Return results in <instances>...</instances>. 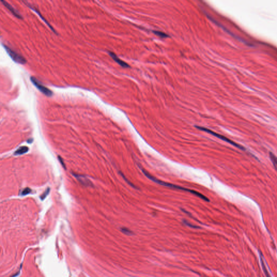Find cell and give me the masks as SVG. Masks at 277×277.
Instances as JSON below:
<instances>
[{
	"mask_svg": "<svg viewBox=\"0 0 277 277\" xmlns=\"http://www.w3.org/2000/svg\"><path fill=\"white\" fill-rule=\"evenodd\" d=\"M1 2L3 4L4 6L6 7L7 8H8L9 10H10V12H12L15 17L19 19H22V17L20 14V12L18 11H17L10 4H9L8 3H7L6 1H3V0H1Z\"/></svg>",
	"mask_w": 277,
	"mask_h": 277,
	"instance_id": "6",
	"label": "cell"
},
{
	"mask_svg": "<svg viewBox=\"0 0 277 277\" xmlns=\"http://www.w3.org/2000/svg\"><path fill=\"white\" fill-rule=\"evenodd\" d=\"M270 158L271 159V161L272 162L273 165V166L275 168V170L277 171V158L275 154H273L272 152H270Z\"/></svg>",
	"mask_w": 277,
	"mask_h": 277,
	"instance_id": "11",
	"label": "cell"
},
{
	"mask_svg": "<svg viewBox=\"0 0 277 277\" xmlns=\"http://www.w3.org/2000/svg\"><path fill=\"white\" fill-rule=\"evenodd\" d=\"M31 81L32 82L34 85L43 94L45 95L47 97H51L53 95V92L50 89L46 87L43 84H42L41 82H40L39 80L34 78V77H31Z\"/></svg>",
	"mask_w": 277,
	"mask_h": 277,
	"instance_id": "4",
	"label": "cell"
},
{
	"mask_svg": "<svg viewBox=\"0 0 277 277\" xmlns=\"http://www.w3.org/2000/svg\"><path fill=\"white\" fill-rule=\"evenodd\" d=\"M109 55L111 56V58H112L114 61H115L117 64H119L120 66H121L123 68H129V66L127 63H126L125 62L123 61L122 60H121L120 59H119L117 56L115 55V54L109 51Z\"/></svg>",
	"mask_w": 277,
	"mask_h": 277,
	"instance_id": "7",
	"label": "cell"
},
{
	"mask_svg": "<svg viewBox=\"0 0 277 277\" xmlns=\"http://www.w3.org/2000/svg\"><path fill=\"white\" fill-rule=\"evenodd\" d=\"M121 231H122V232L124 233L125 234H128V235H131V232L130 231V230H128L127 228H121Z\"/></svg>",
	"mask_w": 277,
	"mask_h": 277,
	"instance_id": "15",
	"label": "cell"
},
{
	"mask_svg": "<svg viewBox=\"0 0 277 277\" xmlns=\"http://www.w3.org/2000/svg\"><path fill=\"white\" fill-rule=\"evenodd\" d=\"M153 32L155 35L159 36V37H161V38H166V37H168L169 36L166 33L162 32V31H153Z\"/></svg>",
	"mask_w": 277,
	"mask_h": 277,
	"instance_id": "12",
	"label": "cell"
},
{
	"mask_svg": "<svg viewBox=\"0 0 277 277\" xmlns=\"http://www.w3.org/2000/svg\"><path fill=\"white\" fill-rule=\"evenodd\" d=\"M29 150V148L27 146H22L20 148H18L17 150L15 152L14 154L16 155H22V154H25L28 152Z\"/></svg>",
	"mask_w": 277,
	"mask_h": 277,
	"instance_id": "9",
	"label": "cell"
},
{
	"mask_svg": "<svg viewBox=\"0 0 277 277\" xmlns=\"http://www.w3.org/2000/svg\"><path fill=\"white\" fill-rule=\"evenodd\" d=\"M195 127L198 128V129H199V130H201L202 131H205V132L208 133L210 134H211L212 136H214L215 137L219 138L220 139L222 140H223L224 141L226 142H227L228 144H230L231 145H233V146H235L236 147L239 148L240 150H245V148L243 146H241L240 145L236 144V142L233 141H232L231 140L229 139L228 138H226V136H222V135H220L219 134L217 133L216 132H214L213 131H212L210 130V129H208L207 128L203 127H201V126H196Z\"/></svg>",
	"mask_w": 277,
	"mask_h": 277,
	"instance_id": "2",
	"label": "cell"
},
{
	"mask_svg": "<svg viewBox=\"0 0 277 277\" xmlns=\"http://www.w3.org/2000/svg\"><path fill=\"white\" fill-rule=\"evenodd\" d=\"M31 190L29 188H26L23 189L22 192H21V195L25 196V195H28L29 193H31Z\"/></svg>",
	"mask_w": 277,
	"mask_h": 277,
	"instance_id": "13",
	"label": "cell"
},
{
	"mask_svg": "<svg viewBox=\"0 0 277 277\" xmlns=\"http://www.w3.org/2000/svg\"><path fill=\"white\" fill-rule=\"evenodd\" d=\"M3 45L4 47V49L7 52V53L10 56V58H12V59L14 61L18 63V64H24L26 63V62H27L26 60L25 59V58L23 57L21 55L16 51L12 50L8 46L4 45Z\"/></svg>",
	"mask_w": 277,
	"mask_h": 277,
	"instance_id": "3",
	"label": "cell"
},
{
	"mask_svg": "<svg viewBox=\"0 0 277 277\" xmlns=\"http://www.w3.org/2000/svg\"><path fill=\"white\" fill-rule=\"evenodd\" d=\"M26 3L27 4V6L29 7L31 9L34 10V11H35V12H36L37 14L39 15H40V17H41V19H42V20H43V21H44V22L45 23H46V25H48V26L50 27V28L51 29V30H52V31H53V32H54V33L56 34V32L55 31V30H54V29L53 28V27H51V25H50V23L48 22L47 21V20H45V18H44V17H42V15H41V14H40V12L39 10H38V9H37L36 8H35V7L31 6L30 4H28L27 3Z\"/></svg>",
	"mask_w": 277,
	"mask_h": 277,
	"instance_id": "8",
	"label": "cell"
},
{
	"mask_svg": "<svg viewBox=\"0 0 277 277\" xmlns=\"http://www.w3.org/2000/svg\"><path fill=\"white\" fill-rule=\"evenodd\" d=\"M59 160L60 161V162L61 163V164L62 165V166H64H64H65V165L64 164V163H63V162H63V161H62V160L61 158H59Z\"/></svg>",
	"mask_w": 277,
	"mask_h": 277,
	"instance_id": "17",
	"label": "cell"
},
{
	"mask_svg": "<svg viewBox=\"0 0 277 277\" xmlns=\"http://www.w3.org/2000/svg\"><path fill=\"white\" fill-rule=\"evenodd\" d=\"M184 222L185 223L187 226H189V227H190L192 228H199V227H198V226H194L193 225H192V224H190L188 222H186V221H184Z\"/></svg>",
	"mask_w": 277,
	"mask_h": 277,
	"instance_id": "16",
	"label": "cell"
},
{
	"mask_svg": "<svg viewBox=\"0 0 277 277\" xmlns=\"http://www.w3.org/2000/svg\"><path fill=\"white\" fill-rule=\"evenodd\" d=\"M260 260L261 265V266H262V268H263V271L264 272V273H265V275H266V277H271V275H270V273H269V271L267 270L266 267V266H265V262H264V260H263V255H261V253H260Z\"/></svg>",
	"mask_w": 277,
	"mask_h": 277,
	"instance_id": "10",
	"label": "cell"
},
{
	"mask_svg": "<svg viewBox=\"0 0 277 277\" xmlns=\"http://www.w3.org/2000/svg\"><path fill=\"white\" fill-rule=\"evenodd\" d=\"M73 175L78 179V180L84 186H86V187L93 186L92 183L87 177H84L82 175L75 174H73Z\"/></svg>",
	"mask_w": 277,
	"mask_h": 277,
	"instance_id": "5",
	"label": "cell"
},
{
	"mask_svg": "<svg viewBox=\"0 0 277 277\" xmlns=\"http://www.w3.org/2000/svg\"><path fill=\"white\" fill-rule=\"evenodd\" d=\"M142 172H143V173H144L146 177H147L148 179H150V180L154 181V183L158 184L159 185H162L164 186L170 187V188H171V189L189 192V193H192L194 195L197 196V197L200 198H201V199H203L205 201H207V202H209V200L208 199V198L205 197V195H203V194H202L201 193H199L198 192H197V191L193 190V189H190L184 188V187H181V186H178V185H174V184H170V183H166V182H164V181H162L160 180L159 179H157L155 178L153 176H152V175L150 174V173L147 172L146 170H142Z\"/></svg>",
	"mask_w": 277,
	"mask_h": 277,
	"instance_id": "1",
	"label": "cell"
},
{
	"mask_svg": "<svg viewBox=\"0 0 277 277\" xmlns=\"http://www.w3.org/2000/svg\"><path fill=\"white\" fill-rule=\"evenodd\" d=\"M50 191V189L48 188V189H47V190H46V191H45V192L43 193V194H42V195H41V200H44V199H45V198H46V197H47V195L48 194H49Z\"/></svg>",
	"mask_w": 277,
	"mask_h": 277,
	"instance_id": "14",
	"label": "cell"
}]
</instances>
